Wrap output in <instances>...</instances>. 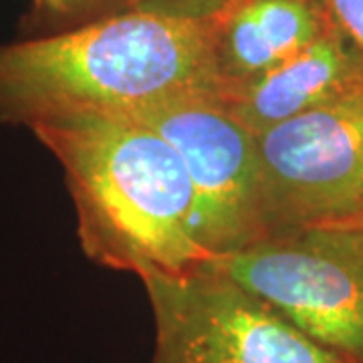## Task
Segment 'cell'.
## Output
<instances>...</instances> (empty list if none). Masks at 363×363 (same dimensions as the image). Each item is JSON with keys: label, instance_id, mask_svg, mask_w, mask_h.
Wrapping results in <instances>:
<instances>
[{"label": "cell", "instance_id": "obj_4", "mask_svg": "<svg viewBox=\"0 0 363 363\" xmlns=\"http://www.w3.org/2000/svg\"><path fill=\"white\" fill-rule=\"evenodd\" d=\"M143 285L156 323L152 363H351L210 264Z\"/></svg>", "mask_w": 363, "mask_h": 363}, {"label": "cell", "instance_id": "obj_11", "mask_svg": "<svg viewBox=\"0 0 363 363\" xmlns=\"http://www.w3.org/2000/svg\"><path fill=\"white\" fill-rule=\"evenodd\" d=\"M135 6V0H69V16L85 18L83 23H89L101 16L131 11Z\"/></svg>", "mask_w": 363, "mask_h": 363}, {"label": "cell", "instance_id": "obj_10", "mask_svg": "<svg viewBox=\"0 0 363 363\" xmlns=\"http://www.w3.org/2000/svg\"><path fill=\"white\" fill-rule=\"evenodd\" d=\"M226 2H230V0H135L133 9L169 14V16H178V18L204 21L210 14L220 11Z\"/></svg>", "mask_w": 363, "mask_h": 363}, {"label": "cell", "instance_id": "obj_5", "mask_svg": "<svg viewBox=\"0 0 363 363\" xmlns=\"http://www.w3.org/2000/svg\"><path fill=\"white\" fill-rule=\"evenodd\" d=\"M257 154L267 236L359 214L363 91L262 131Z\"/></svg>", "mask_w": 363, "mask_h": 363}, {"label": "cell", "instance_id": "obj_3", "mask_svg": "<svg viewBox=\"0 0 363 363\" xmlns=\"http://www.w3.org/2000/svg\"><path fill=\"white\" fill-rule=\"evenodd\" d=\"M210 267L267 301L319 345L363 363V222L271 234Z\"/></svg>", "mask_w": 363, "mask_h": 363}, {"label": "cell", "instance_id": "obj_2", "mask_svg": "<svg viewBox=\"0 0 363 363\" xmlns=\"http://www.w3.org/2000/svg\"><path fill=\"white\" fill-rule=\"evenodd\" d=\"M188 95L218 97L204 21L131 9L0 47V117L135 113Z\"/></svg>", "mask_w": 363, "mask_h": 363}, {"label": "cell", "instance_id": "obj_13", "mask_svg": "<svg viewBox=\"0 0 363 363\" xmlns=\"http://www.w3.org/2000/svg\"><path fill=\"white\" fill-rule=\"evenodd\" d=\"M347 220H353V222H363V214H359V216H353V218H347ZM343 222V220H339Z\"/></svg>", "mask_w": 363, "mask_h": 363}, {"label": "cell", "instance_id": "obj_14", "mask_svg": "<svg viewBox=\"0 0 363 363\" xmlns=\"http://www.w3.org/2000/svg\"><path fill=\"white\" fill-rule=\"evenodd\" d=\"M359 214H363V208H362V212H359ZM359 214H355V216H359ZM351 218H353V216H351ZM345 220H347V218H345Z\"/></svg>", "mask_w": 363, "mask_h": 363}, {"label": "cell", "instance_id": "obj_7", "mask_svg": "<svg viewBox=\"0 0 363 363\" xmlns=\"http://www.w3.org/2000/svg\"><path fill=\"white\" fill-rule=\"evenodd\" d=\"M204 26L218 99L291 61L331 28L321 0H230Z\"/></svg>", "mask_w": 363, "mask_h": 363}, {"label": "cell", "instance_id": "obj_12", "mask_svg": "<svg viewBox=\"0 0 363 363\" xmlns=\"http://www.w3.org/2000/svg\"><path fill=\"white\" fill-rule=\"evenodd\" d=\"M39 9H45L47 13L69 16V0H37Z\"/></svg>", "mask_w": 363, "mask_h": 363}, {"label": "cell", "instance_id": "obj_6", "mask_svg": "<svg viewBox=\"0 0 363 363\" xmlns=\"http://www.w3.org/2000/svg\"><path fill=\"white\" fill-rule=\"evenodd\" d=\"M128 116L180 154L198 200V236L212 259L230 257L267 236L257 135L218 97L188 95Z\"/></svg>", "mask_w": 363, "mask_h": 363}, {"label": "cell", "instance_id": "obj_9", "mask_svg": "<svg viewBox=\"0 0 363 363\" xmlns=\"http://www.w3.org/2000/svg\"><path fill=\"white\" fill-rule=\"evenodd\" d=\"M329 25L363 59V0H321Z\"/></svg>", "mask_w": 363, "mask_h": 363}, {"label": "cell", "instance_id": "obj_8", "mask_svg": "<svg viewBox=\"0 0 363 363\" xmlns=\"http://www.w3.org/2000/svg\"><path fill=\"white\" fill-rule=\"evenodd\" d=\"M363 91V59L331 26L264 77L220 97L224 107L255 135Z\"/></svg>", "mask_w": 363, "mask_h": 363}, {"label": "cell", "instance_id": "obj_1", "mask_svg": "<svg viewBox=\"0 0 363 363\" xmlns=\"http://www.w3.org/2000/svg\"><path fill=\"white\" fill-rule=\"evenodd\" d=\"M59 160L87 257L117 271L180 277L212 262L180 154L121 113H57L26 123Z\"/></svg>", "mask_w": 363, "mask_h": 363}]
</instances>
